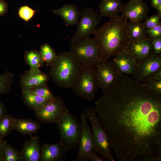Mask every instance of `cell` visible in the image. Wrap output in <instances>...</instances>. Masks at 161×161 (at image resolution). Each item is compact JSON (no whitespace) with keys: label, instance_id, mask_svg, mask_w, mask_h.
<instances>
[{"label":"cell","instance_id":"11","mask_svg":"<svg viewBox=\"0 0 161 161\" xmlns=\"http://www.w3.org/2000/svg\"><path fill=\"white\" fill-rule=\"evenodd\" d=\"M95 68L99 88L103 93L114 84L120 73L109 60L101 62Z\"/></svg>","mask_w":161,"mask_h":161},{"label":"cell","instance_id":"24","mask_svg":"<svg viewBox=\"0 0 161 161\" xmlns=\"http://www.w3.org/2000/svg\"><path fill=\"white\" fill-rule=\"evenodd\" d=\"M24 58L30 69H39L44 63L40 52L36 50L26 51Z\"/></svg>","mask_w":161,"mask_h":161},{"label":"cell","instance_id":"42","mask_svg":"<svg viewBox=\"0 0 161 161\" xmlns=\"http://www.w3.org/2000/svg\"><path fill=\"white\" fill-rule=\"evenodd\" d=\"M137 0H130V1H136Z\"/></svg>","mask_w":161,"mask_h":161},{"label":"cell","instance_id":"25","mask_svg":"<svg viewBox=\"0 0 161 161\" xmlns=\"http://www.w3.org/2000/svg\"><path fill=\"white\" fill-rule=\"evenodd\" d=\"M2 146L4 155V161H21V151L15 149L6 141H3Z\"/></svg>","mask_w":161,"mask_h":161},{"label":"cell","instance_id":"7","mask_svg":"<svg viewBox=\"0 0 161 161\" xmlns=\"http://www.w3.org/2000/svg\"><path fill=\"white\" fill-rule=\"evenodd\" d=\"M80 17L76 30L69 42L70 46L93 34L102 21V16L92 8L86 7L82 9Z\"/></svg>","mask_w":161,"mask_h":161},{"label":"cell","instance_id":"14","mask_svg":"<svg viewBox=\"0 0 161 161\" xmlns=\"http://www.w3.org/2000/svg\"><path fill=\"white\" fill-rule=\"evenodd\" d=\"M124 50L134 59L140 61L153 53L151 39L148 37L141 40L130 41Z\"/></svg>","mask_w":161,"mask_h":161},{"label":"cell","instance_id":"32","mask_svg":"<svg viewBox=\"0 0 161 161\" xmlns=\"http://www.w3.org/2000/svg\"><path fill=\"white\" fill-rule=\"evenodd\" d=\"M142 83L155 92L161 95V80L146 79Z\"/></svg>","mask_w":161,"mask_h":161},{"label":"cell","instance_id":"38","mask_svg":"<svg viewBox=\"0 0 161 161\" xmlns=\"http://www.w3.org/2000/svg\"><path fill=\"white\" fill-rule=\"evenodd\" d=\"M89 161H105L106 159L98 156L96 152H94L91 154L88 157Z\"/></svg>","mask_w":161,"mask_h":161},{"label":"cell","instance_id":"21","mask_svg":"<svg viewBox=\"0 0 161 161\" xmlns=\"http://www.w3.org/2000/svg\"><path fill=\"white\" fill-rule=\"evenodd\" d=\"M124 4L121 0H101L99 7L102 16L111 18L121 12Z\"/></svg>","mask_w":161,"mask_h":161},{"label":"cell","instance_id":"13","mask_svg":"<svg viewBox=\"0 0 161 161\" xmlns=\"http://www.w3.org/2000/svg\"><path fill=\"white\" fill-rule=\"evenodd\" d=\"M149 12L147 3L143 0L130 1L124 4L121 16L130 21L142 22L148 17Z\"/></svg>","mask_w":161,"mask_h":161},{"label":"cell","instance_id":"10","mask_svg":"<svg viewBox=\"0 0 161 161\" xmlns=\"http://www.w3.org/2000/svg\"><path fill=\"white\" fill-rule=\"evenodd\" d=\"M68 110L62 99L56 97L34 113L40 121L50 124L56 123Z\"/></svg>","mask_w":161,"mask_h":161},{"label":"cell","instance_id":"43","mask_svg":"<svg viewBox=\"0 0 161 161\" xmlns=\"http://www.w3.org/2000/svg\"></svg>","mask_w":161,"mask_h":161},{"label":"cell","instance_id":"34","mask_svg":"<svg viewBox=\"0 0 161 161\" xmlns=\"http://www.w3.org/2000/svg\"><path fill=\"white\" fill-rule=\"evenodd\" d=\"M153 53L160 54L161 53V38L151 40Z\"/></svg>","mask_w":161,"mask_h":161},{"label":"cell","instance_id":"15","mask_svg":"<svg viewBox=\"0 0 161 161\" xmlns=\"http://www.w3.org/2000/svg\"><path fill=\"white\" fill-rule=\"evenodd\" d=\"M50 78L39 69H30L21 76L19 81L22 90H30L46 83Z\"/></svg>","mask_w":161,"mask_h":161},{"label":"cell","instance_id":"18","mask_svg":"<svg viewBox=\"0 0 161 161\" xmlns=\"http://www.w3.org/2000/svg\"><path fill=\"white\" fill-rule=\"evenodd\" d=\"M41 149L39 137L31 136L30 139L26 141L23 145L21 151L22 161H39Z\"/></svg>","mask_w":161,"mask_h":161},{"label":"cell","instance_id":"12","mask_svg":"<svg viewBox=\"0 0 161 161\" xmlns=\"http://www.w3.org/2000/svg\"><path fill=\"white\" fill-rule=\"evenodd\" d=\"M161 68V54L151 53L138 61L135 73L132 78L143 83L150 75Z\"/></svg>","mask_w":161,"mask_h":161},{"label":"cell","instance_id":"20","mask_svg":"<svg viewBox=\"0 0 161 161\" xmlns=\"http://www.w3.org/2000/svg\"><path fill=\"white\" fill-rule=\"evenodd\" d=\"M13 129L23 135L36 134L40 129L39 122L31 119L16 118L13 119Z\"/></svg>","mask_w":161,"mask_h":161},{"label":"cell","instance_id":"31","mask_svg":"<svg viewBox=\"0 0 161 161\" xmlns=\"http://www.w3.org/2000/svg\"><path fill=\"white\" fill-rule=\"evenodd\" d=\"M35 11L27 5L21 7L18 10V15L20 18L26 21L30 20L33 16Z\"/></svg>","mask_w":161,"mask_h":161},{"label":"cell","instance_id":"41","mask_svg":"<svg viewBox=\"0 0 161 161\" xmlns=\"http://www.w3.org/2000/svg\"><path fill=\"white\" fill-rule=\"evenodd\" d=\"M3 141V140L0 139V146L2 145Z\"/></svg>","mask_w":161,"mask_h":161},{"label":"cell","instance_id":"40","mask_svg":"<svg viewBox=\"0 0 161 161\" xmlns=\"http://www.w3.org/2000/svg\"><path fill=\"white\" fill-rule=\"evenodd\" d=\"M0 161H4V155L2 145L0 146Z\"/></svg>","mask_w":161,"mask_h":161},{"label":"cell","instance_id":"28","mask_svg":"<svg viewBox=\"0 0 161 161\" xmlns=\"http://www.w3.org/2000/svg\"><path fill=\"white\" fill-rule=\"evenodd\" d=\"M13 81V74L8 70L0 75V95L7 93L11 90Z\"/></svg>","mask_w":161,"mask_h":161},{"label":"cell","instance_id":"30","mask_svg":"<svg viewBox=\"0 0 161 161\" xmlns=\"http://www.w3.org/2000/svg\"><path fill=\"white\" fill-rule=\"evenodd\" d=\"M161 15L157 13L148 17L142 23L146 29L152 28L161 23Z\"/></svg>","mask_w":161,"mask_h":161},{"label":"cell","instance_id":"8","mask_svg":"<svg viewBox=\"0 0 161 161\" xmlns=\"http://www.w3.org/2000/svg\"><path fill=\"white\" fill-rule=\"evenodd\" d=\"M71 46L70 52L83 65L95 67L101 62L98 49L94 38H87Z\"/></svg>","mask_w":161,"mask_h":161},{"label":"cell","instance_id":"39","mask_svg":"<svg viewBox=\"0 0 161 161\" xmlns=\"http://www.w3.org/2000/svg\"><path fill=\"white\" fill-rule=\"evenodd\" d=\"M6 109L5 106L0 101V118L6 114Z\"/></svg>","mask_w":161,"mask_h":161},{"label":"cell","instance_id":"27","mask_svg":"<svg viewBox=\"0 0 161 161\" xmlns=\"http://www.w3.org/2000/svg\"><path fill=\"white\" fill-rule=\"evenodd\" d=\"M39 52L42 60L48 66L53 62L57 56L55 50L47 43L40 47Z\"/></svg>","mask_w":161,"mask_h":161},{"label":"cell","instance_id":"23","mask_svg":"<svg viewBox=\"0 0 161 161\" xmlns=\"http://www.w3.org/2000/svg\"><path fill=\"white\" fill-rule=\"evenodd\" d=\"M126 29L129 41L141 40L148 37L146 29L141 21H130L127 22Z\"/></svg>","mask_w":161,"mask_h":161},{"label":"cell","instance_id":"1","mask_svg":"<svg viewBox=\"0 0 161 161\" xmlns=\"http://www.w3.org/2000/svg\"><path fill=\"white\" fill-rule=\"evenodd\" d=\"M120 161H161V95L120 74L95 102Z\"/></svg>","mask_w":161,"mask_h":161},{"label":"cell","instance_id":"36","mask_svg":"<svg viewBox=\"0 0 161 161\" xmlns=\"http://www.w3.org/2000/svg\"><path fill=\"white\" fill-rule=\"evenodd\" d=\"M151 7L157 12V14L161 15V0H151Z\"/></svg>","mask_w":161,"mask_h":161},{"label":"cell","instance_id":"19","mask_svg":"<svg viewBox=\"0 0 161 161\" xmlns=\"http://www.w3.org/2000/svg\"><path fill=\"white\" fill-rule=\"evenodd\" d=\"M55 14L60 16L67 25H77L79 21L80 12L75 4H66L61 7L52 11Z\"/></svg>","mask_w":161,"mask_h":161},{"label":"cell","instance_id":"9","mask_svg":"<svg viewBox=\"0 0 161 161\" xmlns=\"http://www.w3.org/2000/svg\"><path fill=\"white\" fill-rule=\"evenodd\" d=\"M81 132L78 151L73 161H89L88 157L96 152V148L91 127L84 112L80 115Z\"/></svg>","mask_w":161,"mask_h":161},{"label":"cell","instance_id":"29","mask_svg":"<svg viewBox=\"0 0 161 161\" xmlns=\"http://www.w3.org/2000/svg\"><path fill=\"white\" fill-rule=\"evenodd\" d=\"M29 90L32 93L44 98L52 99L55 97L47 83Z\"/></svg>","mask_w":161,"mask_h":161},{"label":"cell","instance_id":"26","mask_svg":"<svg viewBox=\"0 0 161 161\" xmlns=\"http://www.w3.org/2000/svg\"><path fill=\"white\" fill-rule=\"evenodd\" d=\"M13 118L12 115L6 114L0 118V139L3 140L13 129Z\"/></svg>","mask_w":161,"mask_h":161},{"label":"cell","instance_id":"33","mask_svg":"<svg viewBox=\"0 0 161 161\" xmlns=\"http://www.w3.org/2000/svg\"><path fill=\"white\" fill-rule=\"evenodd\" d=\"M148 38L151 40L161 38V23L153 28L146 29Z\"/></svg>","mask_w":161,"mask_h":161},{"label":"cell","instance_id":"22","mask_svg":"<svg viewBox=\"0 0 161 161\" xmlns=\"http://www.w3.org/2000/svg\"><path fill=\"white\" fill-rule=\"evenodd\" d=\"M21 95L23 100L27 106L34 111L43 107L52 99L39 96L32 93L29 90H22Z\"/></svg>","mask_w":161,"mask_h":161},{"label":"cell","instance_id":"5","mask_svg":"<svg viewBox=\"0 0 161 161\" xmlns=\"http://www.w3.org/2000/svg\"><path fill=\"white\" fill-rule=\"evenodd\" d=\"M59 131L60 141L68 151L78 148L80 137V122L68 110L56 123Z\"/></svg>","mask_w":161,"mask_h":161},{"label":"cell","instance_id":"2","mask_svg":"<svg viewBox=\"0 0 161 161\" xmlns=\"http://www.w3.org/2000/svg\"><path fill=\"white\" fill-rule=\"evenodd\" d=\"M127 20L118 15L110 18L94 32L101 62L108 61L125 48L129 41L126 29Z\"/></svg>","mask_w":161,"mask_h":161},{"label":"cell","instance_id":"35","mask_svg":"<svg viewBox=\"0 0 161 161\" xmlns=\"http://www.w3.org/2000/svg\"><path fill=\"white\" fill-rule=\"evenodd\" d=\"M8 8L7 2L0 0V17L4 15L7 12Z\"/></svg>","mask_w":161,"mask_h":161},{"label":"cell","instance_id":"16","mask_svg":"<svg viewBox=\"0 0 161 161\" xmlns=\"http://www.w3.org/2000/svg\"><path fill=\"white\" fill-rule=\"evenodd\" d=\"M67 151L60 141L54 144L44 143L41 145L39 161H61L66 157Z\"/></svg>","mask_w":161,"mask_h":161},{"label":"cell","instance_id":"4","mask_svg":"<svg viewBox=\"0 0 161 161\" xmlns=\"http://www.w3.org/2000/svg\"><path fill=\"white\" fill-rule=\"evenodd\" d=\"M84 112L91 123L97 153L106 160L114 161L109 137L96 114L95 108L92 106L88 107Z\"/></svg>","mask_w":161,"mask_h":161},{"label":"cell","instance_id":"3","mask_svg":"<svg viewBox=\"0 0 161 161\" xmlns=\"http://www.w3.org/2000/svg\"><path fill=\"white\" fill-rule=\"evenodd\" d=\"M83 66L70 51L63 52L49 66L48 75L58 87L72 88Z\"/></svg>","mask_w":161,"mask_h":161},{"label":"cell","instance_id":"6","mask_svg":"<svg viewBox=\"0 0 161 161\" xmlns=\"http://www.w3.org/2000/svg\"><path fill=\"white\" fill-rule=\"evenodd\" d=\"M98 88L95 67L83 65L72 88L74 93L79 97L92 102L94 100Z\"/></svg>","mask_w":161,"mask_h":161},{"label":"cell","instance_id":"37","mask_svg":"<svg viewBox=\"0 0 161 161\" xmlns=\"http://www.w3.org/2000/svg\"><path fill=\"white\" fill-rule=\"evenodd\" d=\"M146 79L161 80V68L151 74Z\"/></svg>","mask_w":161,"mask_h":161},{"label":"cell","instance_id":"17","mask_svg":"<svg viewBox=\"0 0 161 161\" xmlns=\"http://www.w3.org/2000/svg\"><path fill=\"white\" fill-rule=\"evenodd\" d=\"M114 56L112 62L119 72L123 74L130 75L132 78L135 73L137 61L124 50Z\"/></svg>","mask_w":161,"mask_h":161}]
</instances>
